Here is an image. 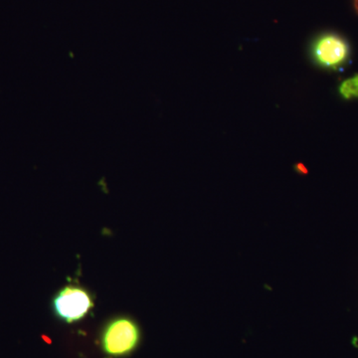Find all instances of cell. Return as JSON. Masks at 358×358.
<instances>
[{"instance_id":"cell-1","label":"cell","mask_w":358,"mask_h":358,"mask_svg":"<svg viewBox=\"0 0 358 358\" xmlns=\"http://www.w3.org/2000/svg\"><path fill=\"white\" fill-rule=\"evenodd\" d=\"M313 62L322 69H343L352 57L350 42L343 35L334 31L320 33L310 45Z\"/></svg>"},{"instance_id":"cell-2","label":"cell","mask_w":358,"mask_h":358,"mask_svg":"<svg viewBox=\"0 0 358 358\" xmlns=\"http://www.w3.org/2000/svg\"><path fill=\"white\" fill-rule=\"evenodd\" d=\"M140 341V327L129 317L110 320L102 334L103 350L110 357L128 355L136 350Z\"/></svg>"},{"instance_id":"cell-3","label":"cell","mask_w":358,"mask_h":358,"mask_svg":"<svg viewBox=\"0 0 358 358\" xmlns=\"http://www.w3.org/2000/svg\"><path fill=\"white\" fill-rule=\"evenodd\" d=\"M94 306L93 294L79 285L63 287L52 300V308L56 317L68 324L84 319Z\"/></svg>"},{"instance_id":"cell-4","label":"cell","mask_w":358,"mask_h":358,"mask_svg":"<svg viewBox=\"0 0 358 358\" xmlns=\"http://www.w3.org/2000/svg\"><path fill=\"white\" fill-rule=\"evenodd\" d=\"M338 93L345 101L358 99V74L341 82L338 87Z\"/></svg>"},{"instance_id":"cell-5","label":"cell","mask_w":358,"mask_h":358,"mask_svg":"<svg viewBox=\"0 0 358 358\" xmlns=\"http://www.w3.org/2000/svg\"><path fill=\"white\" fill-rule=\"evenodd\" d=\"M294 171L299 174H303V176H306V174L308 173L307 167L303 166V164H296V166H294Z\"/></svg>"},{"instance_id":"cell-6","label":"cell","mask_w":358,"mask_h":358,"mask_svg":"<svg viewBox=\"0 0 358 358\" xmlns=\"http://www.w3.org/2000/svg\"><path fill=\"white\" fill-rule=\"evenodd\" d=\"M353 10L358 15V0H352Z\"/></svg>"}]
</instances>
